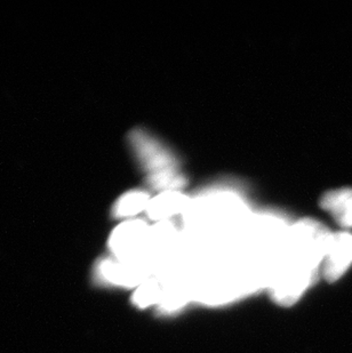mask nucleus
<instances>
[{"label": "nucleus", "mask_w": 352, "mask_h": 353, "mask_svg": "<svg viewBox=\"0 0 352 353\" xmlns=\"http://www.w3.org/2000/svg\"><path fill=\"white\" fill-rule=\"evenodd\" d=\"M193 203V198L184 191H167L153 194L146 216L153 223L174 221L182 217Z\"/></svg>", "instance_id": "5"}, {"label": "nucleus", "mask_w": 352, "mask_h": 353, "mask_svg": "<svg viewBox=\"0 0 352 353\" xmlns=\"http://www.w3.org/2000/svg\"><path fill=\"white\" fill-rule=\"evenodd\" d=\"M151 196L153 194L148 189L127 191L115 201L111 214L117 220L139 219V215L146 214Z\"/></svg>", "instance_id": "7"}, {"label": "nucleus", "mask_w": 352, "mask_h": 353, "mask_svg": "<svg viewBox=\"0 0 352 353\" xmlns=\"http://www.w3.org/2000/svg\"><path fill=\"white\" fill-rule=\"evenodd\" d=\"M128 142L137 163L146 175L170 168H179V157L173 150L146 130H132Z\"/></svg>", "instance_id": "3"}, {"label": "nucleus", "mask_w": 352, "mask_h": 353, "mask_svg": "<svg viewBox=\"0 0 352 353\" xmlns=\"http://www.w3.org/2000/svg\"><path fill=\"white\" fill-rule=\"evenodd\" d=\"M352 265V234L333 232L322 261V274L329 283L339 280Z\"/></svg>", "instance_id": "4"}, {"label": "nucleus", "mask_w": 352, "mask_h": 353, "mask_svg": "<svg viewBox=\"0 0 352 353\" xmlns=\"http://www.w3.org/2000/svg\"><path fill=\"white\" fill-rule=\"evenodd\" d=\"M163 296V283L157 276H153L140 286L137 287L134 293L133 302L139 307H150L153 304L159 305Z\"/></svg>", "instance_id": "9"}, {"label": "nucleus", "mask_w": 352, "mask_h": 353, "mask_svg": "<svg viewBox=\"0 0 352 353\" xmlns=\"http://www.w3.org/2000/svg\"><path fill=\"white\" fill-rule=\"evenodd\" d=\"M340 227L352 228V188H340L326 192L319 201Z\"/></svg>", "instance_id": "6"}, {"label": "nucleus", "mask_w": 352, "mask_h": 353, "mask_svg": "<svg viewBox=\"0 0 352 353\" xmlns=\"http://www.w3.org/2000/svg\"><path fill=\"white\" fill-rule=\"evenodd\" d=\"M150 225L151 224L143 219L121 221V223L113 229L109 238V248L113 256L125 262L146 264L155 271L146 256Z\"/></svg>", "instance_id": "2"}, {"label": "nucleus", "mask_w": 352, "mask_h": 353, "mask_svg": "<svg viewBox=\"0 0 352 353\" xmlns=\"http://www.w3.org/2000/svg\"><path fill=\"white\" fill-rule=\"evenodd\" d=\"M146 182L148 190L155 194L167 191H184L188 185V177L179 168H170L146 175Z\"/></svg>", "instance_id": "8"}, {"label": "nucleus", "mask_w": 352, "mask_h": 353, "mask_svg": "<svg viewBox=\"0 0 352 353\" xmlns=\"http://www.w3.org/2000/svg\"><path fill=\"white\" fill-rule=\"evenodd\" d=\"M333 232L315 219L291 224L282 241V253L322 270V261Z\"/></svg>", "instance_id": "1"}]
</instances>
